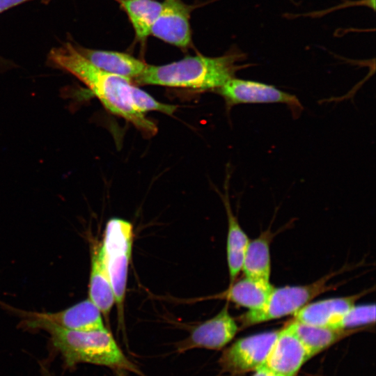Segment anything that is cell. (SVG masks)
Segmentation results:
<instances>
[{"mask_svg": "<svg viewBox=\"0 0 376 376\" xmlns=\"http://www.w3.org/2000/svg\"><path fill=\"white\" fill-rule=\"evenodd\" d=\"M91 63L107 72L134 81L146 70L148 64L126 53L99 50L75 46Z\"/></svg>", "mask_w": 376, "mask_h": 376, "instance_id": "4fadbf2b", "label": "cell"}, {"mask_svg": "<svg viewBox=\"0 0 376 376\" xmlns=\"http://www.w3.org/2000/svg\"><path fill=\"white\" fill-rule=\"evenodd\" d=\"M238 329L226 304L215 316L194 327L189 336L178 343L177 350L183 352L194 348L221 350L233 339Z\"/></svg>", "mask_w": 376, "mask_h": 376, "instance_id": "ba28073f", "label": "cell"}, {"mask_svg": "<svg viewBox=\"0 0 376 376\" xmlns=\"http://www.w3.org/2000/svg\"><path fill=\"white\" fill-rule=\"evenodd\" d=\"M274 286L270 281L244 276L235 281L219 297L248 308V311L262 308L266 303Z\"/></svg>", "mask_w": 376, "mask_h": 376, "instance_id": "9a60e30c", "label": "cell"}, {"mask_svg": "<svg viewBox=\"0 0 376 376\" xmlns=\"http://www.w3.org/2000/svg\"><path fill=\"white\" fill-rule=\"evenodd\" d=\"M224 202L228 217L226 253L230 285L242 271L245 251L250 240L233 214L228 199H224Z\"/></svg>", "mask_w": 376, "mask_h": 376, "instance_id": "ac0fdd59", "label": "cell"}, {"mask_svg": "<svg viewBox=\"0 0 376 376\" xmlns=\"http://www.w3.org/2000/svg\"><path fill=\"white\" fill-rule=\"evenodd\" d=\"M191 7L182 0H164L150 35L180 48L191 42L189 23Z\"/></svg>", "mask_w": 376, "mask_h": 376, "instance_id": "9c48e42d", "label": "cell"}, {"mask_svg": "<svg viewBox=\"0 0 376 376\" xmlns=\"http://www.w3.org/2000/svg\"><path fill=\"white\" fill-rule=\"evenodd\" d=\"M134 109L143 113L146 111H156L168 115H172L177 109V106L159 102L151 95L135 86L132 95Z\"/></svg>", "mask_w": 376, "mask_h": 376, "instance_id": "44dd1931", "label": "cell"}, {"mask_svg": "<svg viewBox=\"0 0 376 376\" xmlns=\"http://www.w3.org/2000/svg\"><path fill=\"white\" fill-rule=\"evenodd\" d=\"M244 56L239 53L217 57L197 54L165 65H148L134 82L192 90L219 89L243 67L237 62Z\"/></svg>", "mask_w": 376, "mask_h": 376, "instance_id": "3957f363", "label": "cell"}, {"mask_svg": "<svg viewBox=\"0 0 376 376\" xmlns=\"http://www.w3.org/2000/svg\"><path fill=\"white\" fill-rule=\"evenodd\" d=\"M252 376H283L263 365L255 371Z\"/></svg>", "mask_w": 376, "mask_h": 376, "instance_id": "603a6c76", "label": "cell"}, {"mask_svg": "<svg viewBox=\"0 0 376 376\" xmlns=\"http://www.w3.org/2000/svg\"><path fill=\"white\" fill-rule=\"evenodd\" d=\"M290 322L296 335L306 349L310 358L354 332V329H335L328 327L306 324L294 320Z\"/></svg>", "mask_w": 376, "mask_h": 376, "instance_id": "e0dca14e", "label": "cell"}, {"mask_svg": "<svg viewBox=\"0 0 376 376\" xmlns=\"http://www.w3.org/2000/svg\"><path fill=\"white\" fill-rule=\"evenodd\" d=\"M132 242L133 227L130 222L118 218L111 219L107 222L102 244L120 319L123 314Z\"/></svg>", "mask_w": 376, "mask_h": 376, "instance_id": "5b68a950", "label": "cell"}, {"mask_svg": "<svg viewBox=\"0 0 376 376\" xmlns=\"http://www.w3.org/2000/svg\"><path fill=\"white\" fill-rule=\"evenodd\" d=\"M31 0H0V13L24 2Z\"/></svg>", "mask_w": 376, "mask_h": 376, "instance_id": "7402d4cb", "label": "cell"}, {"mask_svg": "<svg viewBox=\"0 0 376 376\" xmlns=\"http://www.w3.org/2000/svg\"><path fill=\"white\" fill-rule=\"evenodd\" d=\"M116 373V376H125L124 374V372L123 371H115Z\"/></svg>", "mask_w": 376, "mask_h": 376, "instance_id": "cb8c5ba5", "label": "cell"}, {"mask_svg": "<svg viewBox=\"0 0 376 376\" xmlns=\"http://www.w3.org/2000/svg\"><path fill=\"white\" fill-rule=\"evenodd\" d=\"M22 324L26 329L47 331L65 368H72L79 363H90L106 366L115 371H128L145 376L139 367L126 357L107 329L76 331L46 322L26 319H23Z\"/></svg>", "mask_w": 376, "mask_h": 376, "instance_id": "7a4b0ae2", "label": "cell"}, {"mask_svg": "<svg viewBox=\"0 0 376 376\" xmlns=\"http://www.w3.org/2000/svg\"><path fill=\"white\" fill-rule=\"evenodd\" d=\"M309 359L290 322L279 330L264 365L283 376H295Z\"/></svg>", "mask_w": 376, "mask_h": 376, "instance_id": "30bf717a", "label": "cell"}, {"mask_svg": "<svg viewBox=\"0 0 376 376\" xmlns=\"http://www.w3.org/2000/svg\"><path fill=\"white\" fill-rule=\"evenodd\" d=\"M48 61L52 66L68 72L84 83L111 113L132 123L148 136L157 127L133 106V82L103 71L91 63L70 42L53 48Z\"/></svg>", "mask_w": 376, "mask_h": 376, "instance_id": "6da1fadb", "label": "cell"}, {"mask_svg": "<svg viewBox=\"0 0 376 376\" xmlns=\"http://www.w3.org/2000/svg\"><path fill=\"white\" fill-rule=\"evenodd\" d=\"M88 299L107 320L115 304V296L107 266L102 242H98L92 251Z\"/></svg>", "mask_w": 376, "mask_h": 376, "instance_id": "5bb4252c", "label": "cell"}, {"mask_svg": "<svg viewBox=\"0 0 376 376\" xmlns=\"http://www.w3.org/2000/svg\"><path fill=\"white\" fill-rule=\"evenodd\" d=\"M270 237L269 233L249 240L242 271L244 276L269 281L271 274Z\"/></svg>", "mask_w": 376, "mask_h": 376, "instance_id": "2e32d148", "label": "cell"}, {"mask_svg": "<svg viewBox=\"0 0 376 376\" xmlns=\"http://www.w3.org/2000/svg\"><path fill=\"white\" fill-rule=\"evenodd\" d=\"M99 308L88 298L56 313L24 312L22 318L51 323L66 329L95 331L106 329Z\"/></svg>", "mask_w": 376, "mask_h": 376, "instance_id": "8fae6325", "label": "cell"}, {"mask_svg": "<svg viewBox=\"0 0 376 376\" xmlns=\"http://www.w3.org/2000/svg\"><path fill=\"white\" fill-rule=\"evenodd\" d=\"M217 90L230 107L240 104L282 103L288 105L295 118L304 109L295 95L256 81L233 77Z\"/></svg>", "mask_w": 376, "mask_h": 376, "instance_id": "52a82bcc", "label": "cell"}, {"mask_svg": "<svg viewBox=\"0 0 376 376\" xmlns=\"http://www.w3.org/2000/svg\"><path fill=\"white\" fill-rule=\"evenodd\" d=\"M334 275V273L329 274L307 285L274 287L262 308L248 311L238 317L241 327L293 315L315 297L330 290L332 285L329 281Z\"/></svg>", "mask_w": 376, "mask_h": 376, "instance_id": "277c9868", "label": "cell"}, {"mask_svg": "<svg viewBox=\"0 0 376 376\" xmlns=\"http://www.w3.org/2000/svg\"><path fill=\"white\" fill-rule=\"evenodd\" d=\"M127 15L136 37L141 41L150 35L160 12L162 3L156 0H116Z\"/></svg>", "mask_w": 376, "mask_h": 376, "instance_id": "d6986e66", "label": "cell"}, {"mask_svg": "<svg viewBox=\"0 0 376 376\" xmlns=\"http://www.w3.org/2000/svg\"><path fill=\"white\" fill-rule=\"evenodd\" d=\"M363 295L309 302L293 315L292 320L306 324L332 328Z\"/></svg>", "mask_w": 376, "mask_h": 376, "instance_id": "7c38bea8", "label": "cell"}, {"mask_svg": "<svg viewBox=\"0 0 376 376\" xmlns=\"http://www.w3.org/2000/svg\"><path fill=\"white\" fill-rule=\"evenodd\" d=\"M375 305L374 304L354 305L334 325L335 329L349 330L374 324Z\"/></svg>", "mask_w": 376, "mask_h": 376, "instance_id": "ffe728a7", "label": "cell"}, {"mask_svg": "<svg viewBox=\"0 0 376 376\" xmlns=\"http://www.w3.org/2000/svg\"><path fill=\"white\" fill-rule=\"evenodd\" d=\"M278 331H265L237 340L219 359L222 371L237 375L255 371L263 366Z\"/></svg>", "mask_w": 376, "mask_h": 376, "instance_id": "8992f818", "label": "cell"}, {"mask_svg": "<svg viewBox=\"0 0 376 376\" xmlns=\"http://www.w3.org/2000/svg\"><path fill=\"white\" fill-rule=\"evenodd\" d=\"M45 373V375H46V376H49V374H47V371H46V373Z\"/></svg>", "mask_w": 376, "mask_h": 376, "instance_id": "d4e9b609", "label": "cell"}]
</instances>
